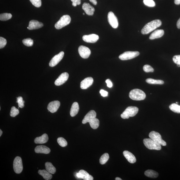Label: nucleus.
Returning a JSON list of instances; mask_svg holds the SVG:
<instances>
[{
	"mask_svg": "<svg viewBox=\"0 0 180 180\" xmlns=\"http://www.w3.org/2000/svg\"><path fill=\"white\" fill-rule=\"evenodd\" d=\"M57 141L59 145L61 147H65L68 145L67 141L65 139L62 138V137H60V138H58Z\"/></svg>",
	"mask_w": 180,
	"mask_h": 180,
	"instance_id": "33",
	"label": "nucleus"
},
{
	"mask_svg": "<svg viewBox=\"0 0 180 180\" xmlns=\"http://www.w3.org/2000/svg\"><path fill=\"white\" fill-rule=\"evenodd\" d=\"M7 44V41L5 38L3 37H0V48H3L6 46Z\"/></svg>",
	"mask_w": 180,
	"mask_h": 180,
	"instance_id": "41",
	"label": "nucleus"
},
{
	"mask_svg": "<svg viewBox=\"0 0 180 180\" xmlns=\"http://www.w3.org/2000/svg\"><path fill=\"white\" fill-rule=\"evenodd\" d=\"M79 172L81 173L82 174V179L83 180H93V176L90 175L86 171L83 170H81L79 171Z\"/></svg>",
	"mask_w": 180,
	"mask_h": 180,
	"instance_id": "27",
	"label": "nucleus"
},
{
	"mask_svg": "<svg viewBox=\"0 0 180 180\" xmlns=\"http://www.w3.org/2000/svg\"><path fill=\"white\" fill-rule=\"evenodd\" d=\"M169 108L173 112L180 113V106L176 104H173L170 105Z\"/></svg>",
	"mask_w": 180,
	"mask_h": 180,
	"instance_id": "30",
	"label": "nucleus"
},
{
	"mask_svg": "<svg viewBox=\"0 0 180 180\" xmlns=\"http://www.w3.org/2000/svg\"><path fill=\"white\" fill-rule=\"evenodd\" d=\"M60 105L61 104L59 101L55 100L51 102L48 105V110L51 113H55L58 110Z\"/></svg>",
	"mask_w": 180,
	"mask_h": 180,
	"instance_id": "14",
	"label": "nucleus"
},
{
	"mask_svg": "<svg viewBox=\"0 0 180 180\" xmlns=\"http://www.w3.org/2000/svg\"><path fill=\"white\" fill-rule=\"evenodd\" d=\"M80 108L78 102H74L72 105L70 111L71 116L74 117L78 114Z\"/></svg>",
	"mask_w": 180,
	"mask_h": 180,
	"instance_id": "23",
	"label": "nucleus"
},
{
	"mask_svg": "<svg viewBox=\"0 0 180 180\" xmlns=\"http://www.w3.org/2000/svg\"><path fill=\"white\" fill-rule=\"evenodd\" d=\"M145 5L149 7H153L155 5V2L153 0H143Z\"/></svg>",
	"mask_w": 180,
	"mask_h": 180,
	"instance_id": "36",
	"label": "nucleus"
},
{
	"mask_svg": "<svg viewBox=\"0 0 180 180\" xmlns=\"http://www.w3.org/2000/svg\"><path fill=\"white\" fill-rule=\"evenodd\" d=\"M89 123L91 127L93 129H97L100 125L99 120L96 117L90 121Z\"/></svg>",
	"mask_w": 180,
	"mask_h": 180,
	"instance_id": "28",
	"label": "nucleus"
},
{
	"mask_svg": "<svg viewBox=\"0 0 180 180\" xmlns=\"http://www.w3.org/2000/svg\"><path fill=\"white\" fill-rule=\"evenodd\" d=\"M2 134H3V132H2V131L1 129L0 130V136H1Z\"/></svg>",
	"mask_w": 180,
	"mask_h": 180,
	"instance_id": "50",
	"label": "nucleus"
},
{
	"mask_svg": "<svg viewBox=\"0 0 180 180\" xmlns=\"http://www.w3.org/2000/svg\"><path fill=\"white\" fill-rule=\"evenodd\" d=\"M177 28L180 29V18L177 21Z\"/></svg>",
	"mask_w": 180,
	"mask_h": 180,
	"instance_id": "47",
	"label": "nucleus"
},
{
	"mask_svg": "<svg viewBox=\"0 0 180 180\" xmlns=\"http://www.w3.org/2000/svg\"><path fill=\"white\" fill-rule=\"evenodd\" d=\"M108 20L109 24L113 28L116 29L118 27L119 22L117 18L113 12H110L108 13Z\"/></svg>",
	"mask_w": 180,
	"mask_h": 180,
	"instance_id": "9",
	"label": "nucleus"
},
{
	"mask_svg": "<svg viewBox=\"0 0 180 180\" xmlns=\"http://www.w3.org/2000/svg\"><path fill=\"white\" fill-rule=\"evenodd\" d=\"M72 2V5L74 7L77 5H80L81 3V0H71Z\"/></svg>",
	"mask_w": 180,
	"mask_h": 180,
	"instance_id": "42",
	"label": "nucleus"
},
{
	"mask_svg": "<svg viewBox=\"0 0 180 180\" xmlns=\"http://www.w3.org/2000/svg\"><path fill=\"white\" fill-rule=\"evenodd\" d=\"M123 155L128 162L131 164H134L136 161L134 155L129 151H125L123 152Z\"/></svg>",
	"mask_w": 180,
	"mask_h": 180,
	"instance_id": "20",
	"label": "nucleus"
},
{
	"mask_svg": "<svg viewBox=\"0 0 180 180\" xmlns=\"http://www.w3.org/2000/svg\"><path fill=\"white\" fill-rule=\"evenodd\" d=\"M69 78V74L67 72H64L55 81V85L57 86H60L65 83L68 80Z\"/></svg>",
	"mask_w": 180,
	"mask_h": 180,
	"instance_id": "12",
	"label": "nucleus"
},
{
	"mask_svg": "<svg viewBox=\"0 0 180 180\" xmlns=\"http://www.w3.org/2000/svg\"><path fill=\"white\" fill-rule=\"evenodd\" d=\"M76 175V177L78 178L82 179V175L81 173L80 172L77 173Z\"/></svg>",
	"mask_w": 180,
	"mask_h": 180,
	"instance_id": "45",
	"label": "nucleus"
},
{
	"mask_svg": "<svg viewBox=\"0 0 180 180\" xmlns=\"http://www.w3.org/2000/svg\"><path fill=\"white\" fill-rule=\"evenodd\" d=\"M82 9L88 15L93 16L95 11V9L89 3H84L82 6Z\"/></svg>",
	"mask_w": 180,
	"mask_h": 180,
	"instance_id": "18",
	"label": "nucleus"
},
{
	"mask_svg": "<svg viewBox=\"0 0 180 180\" xmlns=\"http://www.w3.org/2000/svg\"><path fill=\"white\" fill-rule=\"evenodd\" d=\"M175 3L176 4V5H180V0H175Z\"/></svg>",
	"mask_w": 180,
	"mask_h": 180,
	"instance_id": "48",
	"label": "nucleus"
},
{
	"mask_svg": "<svg viewBox=\"0 0 180 180\" xmlns=\"http://www.w3.org/2000/svg\"><path fill=\"white\" fill-rule=\"evenodd\" d=\"M29 1L36 7H40L42 5L41 0H29Z\"/></svg>",
	"mask_w": 180,
	"mask_h": 180,
	"instance_id": "38",
	"label": "nucleus"
},
{
	"mask_svg": "<svg viewBox=\"0 0 180 180\" xmlns=\"http://www.w3.org/2000/svg\"><path fill=\"white\" fill-rule=\"evenodd\" d=\"M149 136L150 138L159 143L161 145L164 146H165L166 145V141L162 140L161 136L159 133L155 131H152L149 134Z\"/></svg>",
	"mask_w": 180,
	"mask_h": 180,
	"instance_id": "6",
	"label": "nucleus"
},
{
	"mask_svg": "<svg viewBox=\"0 0 180 180\" xmlns=\"http://www.w3.org/2000/svg\"><path fill=\"white\" fill-rule=\"evenodd\" d=\"M50 148L44 145H38L35 149L36 153L48 154L50 153Z\"/></svg>",
	"mask_w": 180,
	"mask_h": 180,
	"instance_id": "19",
	"label": "nucleus"
},
{
	"mask_svg": "<svg viewBox=\"0 0 180 180\" xmlns=\"http://www.w3.org/2000/svg\"><path fill=\"white\" fill-rule=\"evenodd\" d=\"M138 108L136 107H128L121 114V117L124 119H129L130 117H134L138 113Z\"/></svg>",
	"mask_w": 180,
	"mask_h": 180,
	"instance_id": "3",
	"label": "nucleus"
},
{
	"mask_svg": "<svg viewBox=\"0 0 180 180\" xmlns=\"http://www.w3.org/2000/svg\"><path fill=\"white\" fill-rule=\"evenodd\" d=\"M96 113L95 111L91 110L85 115L84 119L82 120L83 124H85L89 122L96 117Z\"/></svg>",
	"mask_w": 180,
	"mask_h": 180,
	"instance_id": "17",
	"label": "nucleus"
},
{
	"mask_svg": "<svg viewBox=\"0 0 180 180\" xmlns=\"http://www.w3.org/2000/svg\"><path fill=\"white\" fill-rule=\"evenodd\" d=\"M38 173L43 177L45 180H49L52 178V175L46 170H39L38 171Z\"/></svg>",
	"mask_w": 180,
	"mask_h": 180,
	"instance_id": "24",
	"label": "nucleus"
},
{
	"mask_svg": "<svg viewBox=\"0 0 180 180\" xmlns=\"http://www.w3.org/2000/svg\"><path fill=\"white\" fill-rule=\"evenodd\" d=\"M173 61L177 64L178 67H180V55H175L173 57Z\"/></svg>",
	"mask_w": 180,
	"mask_h": 180,
	"instance_id": "39",
	"label": "nucleus"
},
{
	"mask_svg": "<svg viewBox=\"0 0 180 180\" xmlns=\"http://www.w3.org/2000/svg\"><path fill=\"white\" fill-rule=\"evenodd\" d=\"M115 180H122V179L119 177H117L116 178Z\"/></svg>",
	"mask_w": 180,
	"mask_h": 180,
	"instance_id": "49",
	"label": "nucleus"
},
{
	"mask_svg": "<svg viewBox=\"0 0 180 180\" xmlns=\"http://www.w3.org/2000/svg\"><path fill=\"white\" fill-rule=\"evenodd\" d=\"M100 93L101 95L103 96V97H106L108 96V93L106 91H104L103 89H101L100 91Z\"/></svg>",
	"mask_w": 180,
	"mask_h": 180,
	"instance_id": "43",
	"label": "nucleus"
},
{
	"mask_svg": "<svg viewBox=\"0 0 180 180\" xmlns=\"http://www.w3.org/2000/svg\"><path fill=\"white\" fill-rule=\"evenodd\" d=\"M83 15H85V13H83Z\"/></svg>",
	"mask_w": 180,
	"mask_h": 180,
	"instance_id": "51",
	"label": "nucleus"
},
{
	"mask_svg": "<svg viewBox=\"0 0 180 180\" xmlns=\"http://www.w3.org/2000/svg\"><path fill=\"white\" fill-rule=\"evenodd\" d=\"M44 26V24L41 22L33 20L30 21L29 27H27L29 30H33L38 29Z\"/></svg>",
	"mask_w": 180,
	"mask_h": 180,
	"instance_id": "16",
	"label": "nucleus"
},
{
	"mask_svg": "<svg viewBox=\"0 0 180 180\" xmlns=\"http://www.w3.org/2000/svg\"><path fill=\"white\" fill-rule=\"evenodd\" d=\"M162 24V21L160 20H156L152 21L145 26L141 30V33L143 35H146L160 27Z\"/></svg>",
	"mask_w": 180,
	"mask_h": 180,
	"instance_id": "1",
	"label": "nucleus"
},
{
	"mask_svg": "<svg viewBox=\"0 0 180 180\" xmlns=\"http://www.w3.org/2000/svg\"><path fill=\"white\" fill-rule=\"evenodd\" d=\"M106 82L107 83V87L109 88H111L112 87V83L110 79H107L106 81Z\"/></svg>",
	"mask_w": 180,
	"mask_h": 180,
	"instance_id": "44",
	"label": "nucleus"
},
{
	"mask_svg": "<svg viewBox=\"0 0 180 180\" xmlns=\"http://www.w3.org/2000/svg\"><path fill=\"white\" fill-rule=\"evenodd\" d=\"M19 112H20V111L18 109L16 108L14 106H13L11 110L10 115L11 117H14L18 115Z\"/></svg>",
	"mask_w": 180,
	"mask_h": 180,
	"instance_id": "35",
	"label": "nucleus"
},
{
	"mask_svg": "<svg viewBox=\"0 0 180 180\" xmlns=\"http://www.w3.org/2000/svg\"><path fill=\"white\" fill-rule=\"evenodd\" d=\"M71 19L69 15H64L62 16L58 21L56 23L55 27L57 29H61L69 25Z\"/></svg>",
	"mask_w": 180,
	"mask_h": 180,
	"instance_id": "5",
	"label": "nucleus"
},
{
	"mask_svg": "<svg viewBox=\"0 0 180 180\" xmlns=\"http://www.w3.org/2000/svg\"><path fill=\"white\" fill-rule=\"evenodd\" d=\"M163 30L158 29L154 31L149 36V39L153 40L162 37L164 35Z\"/></svg>",
	"mask_w": 180,
	"mask_h": 180,
	"instance_id": "22",
	"label": "nucleus"
},
{
	"mask_svg": "<svg viewBox=\"0 0 180 180\" xmlns=\"http://www.w3.org/2000/svg\"><path fill=\"white\" fill-rule=\"evenodd\" d=\"M145 174L146 176L152 178H156L158 176V174L157 172L152 170H147L145 171Z\"/></svg>",
	"mask_w": 180,
	"mask_h": 180,
	"instance_id": "26",
	"label": "nucleus"
},
{
	"mask_svg": "<svg viewBox=\"0 0 180 180\" xmlns=\"http://www.w3.org/2000/svg\"><path fill=\"white\" fill-rule=\"evenodd\" d=\"M48 140V134H44L40 137L36 138L34 141L36 144H44L46 143Z\"/></svg>",
	"mask_w": 180,
	"mask_h": 180,
	"instance_id": "21",
	"label": "nucleus"
},
{
	"mask_svg": "<svg viewBox=\"0 0 180 180\" xmlns=\"http://www.w3.org/2000/svg\"><path fill=\"white\" fill-rule=\"evenodd\" d=\"M109 159V155L108 153H105L100 158V163L103 165L106 163Z\"/></svg>",
	"mask_w": 180,
	"mask_h": 180,
	"instance_id": "31",
	"label": "nucleus"
},
{
	"mask_svg": "<svg viewBox=\"0 0 180 180\" xmlns=\"http://www.w3.org/2000/svg\"><path fill=\"white\" fill-rule=\"evenodd\" d=\"M99 36L96 34H93L88 35H85L83 36L82 39L84 41L88 42L94 43L99 39Z\"/></svg>",
	"mask_w": 180,
	"mask_h": 180,
	"instance_id": "13",
	"label": "nucleus"
},
{
	"mask_svg": "<svg viewBox=\"0 0 180 180\" xmlns=\"http://www.w3.org/2000/svg\"><path fill=\"white\" fill-rule=\"evenodd\" d=\"M78 52L80 56L83 59H87L91 54V51L87 47L81 46L79 47Z\"/></svg>",
	"mask_w": 180,
	"mask_h": 180,
	"instance_id": "10",
	"label": "nucleus"
},
{
	"mask_svg": "<svg viewBox=\"0 0 180 180\" xmlns=\"http://www.w3.org/2000/svg\"><path fill=\"white\" fill-rule=\"evenodd\" d=\"M146 81L147 83L150 84L162 85L164 83V81L163 80H154L153 79L151 78L147 79L146 80Z\"/></svg>",
	"mask_w": 180,
	"mask_h": 180,
	"instance_id": "29",
	"label": "nucleus"
},
{
	"mask_svg": "<svg viewBox=\"0 0 180 180\" xmlns=\"http://www.w3.org/2000/svg\"><path fill=\"white\" fill-rule=\"evenodd\" d=\"M140 53L138 51H126L119 56V59L123 61L132 59L138 56Z\"/></svg>",
	"mask_w": 180,
	"mask_h": 180,
	"instance_id": "7",
	"label": "nucleus"
},
{
	"mask_svg": "<svg viewBox=\"0 0 180 180\" xmlns=\"http://www.w3.org/2000/svg\"><path fill=\"white\" fill-rule=\"evenodd\" d=\"M22 42L25 46H31L33 44V40L30 38L25 39L22 40Z\"/></svg>",
	"mask_w": 180,
	"mask_h": 180,
	"instance_id": "34",
	"label": "nucleus"
},
{
	"mask_svg": "<svg viewBox=\"0 0 180 180\" xmlns=\"http://www.w3.org/2000/svg\"><path fill=\"white\" fill-rule=\"evenodd\" d=\"M12 15L11 14L3 13L0 14V20L5 21L11 18Z\"/></svg>",
	"mask_w": 180,
	"mask_h": 180,
	"instance_id": "32",
	"label": "nucleus"
},
{
	"mask_svg": "<svg viewBox=\"0 0 180 180\" xmlns=\"http://www.w3.org/2000/svg\"><path fill=\"white\" fill-rule=\"evenodd\" d=\"M16 102L18 104V106L19 108H22L25 106L24 103L25 101L23 100V98L21 96L17 98Z\"/></svg>",
	"mask_w": 180,
	"mask_h": 180,
	"instance_id": "37",
	"label": "nucleus"
},
{
	"mask_svg": "<svg viewBox=\"0 0 180 180\" xmlns=\"http://www.w3.org/2000/svg\"><path fill=\"white\" fill-rule=\"evenodd\" d=\"M13 167L14 172L17 174H20L22 172L23 166L22 160L19 156H16L15 158L13 163Z\"/></svg>",
	"mask_w": 180,
	"mask_h": 180,
	"instance_id": "8",
	"label": "nucleus"
},
{
	"mask_svg": "<svg viewBox=\"0 0 180 180\" xmlns=\"http://www.w3.org/2000/svg\"><path fill=\"white\" fill-rule=\"evenodd\" d=\"M93 78L91 77H88L81 81L80 83V88L83 89H87L93 84Z\"/></svg>",
	"mask_w": 180,
	"mask_h": 180,
	"instance_id": "15",
	"label": "nucleus"
},
{
	"mask_svg": "<svg viewBox=\"0 0 180 180\" xmlns=\"http://www.w3.org/2000/svg\"><path fill=\"white\" fill-rule=\"evenodd\" d=\"M131 99L134 100H142L145 99L146 95L144 92L140 89H135L132 90L129 93Z\"/></svg>",
	"mask_w": 180,
	"mask_h": 180,
	"instance_id": "2",
	"label": "nucleus"
},
{
	"mask_svg": "<svg viewBox=\"0 0 180 180\" xmlns=\"http://www.w3.org/2000/svg\"><path fill=\"white\" fill-rule=\"evenodd\" d=\"M45 165L47 171L51 174H55L56 171V169L51 163L46 162Z\"/></svg>",
	"mask_w": 180,
	"mask_h": 180,
	"instance_id": "25",
	"label": "nucleus"
},
{
	"mask_svg": "<svg viewBox=\"0 0 180 180\" xmlns=\"http://www.w3.org/2000/svg\"><path fill=\"white\" fill-rule=\"evenodd\" d=\"M90 1H91V3H93L94 5H97V2L96 1V0H89Z\"/></svg>",
	"mask_w": 180,
	"mask_h": 180,
	"instance_id": "46",
	"label": "nucleus"
},
{
	"mask_svg": "<svg viewBox=\"0 0 180 180\" xmlns=\"http://www.w3.org/2000/svg\"><path fill=\"white\" fill-rule=\"evenodd\" d=\"M143 70L146 72H153V68L149 65H145L143 67Z\"/></svg>",
	"mask_w": 180,
	"mask_h": 180,
	"instance_id": "40",
	"label": "nucleus"
},
{
	"mask_svg": "<svg viewBox=\"0 0 180 180\" xmlns=\"http://www.w3.org/2000/svg\"><path fill=\"white\" fill-rule=\"evenodd\" d=\"M64 55V52L63 51H61L58 54L55 55L51 59L49 63V65L50 67H53L57 65L63 59Z\"/></svg>",
	"mask_w": 180,
	"mask_h": 180,
	"instance_id": "11",
	"label": "nucleus"
},
{
	"mask_svg": "<svg viewBox=\"0 0 180 180\" xmlns=\"http://www.w3.org/2000/svg\"><path fill=\"white\" fill-rule=\"evenodd\" d=\"M143 142L146 147L150 150H159L162 149L161 145L151 138H145Z\"/></svg>",
	"mask_w": 180,
	"mask_h": 180,
	"instance_id": "4",
	"label": "nucleus"
}]
</instances>
